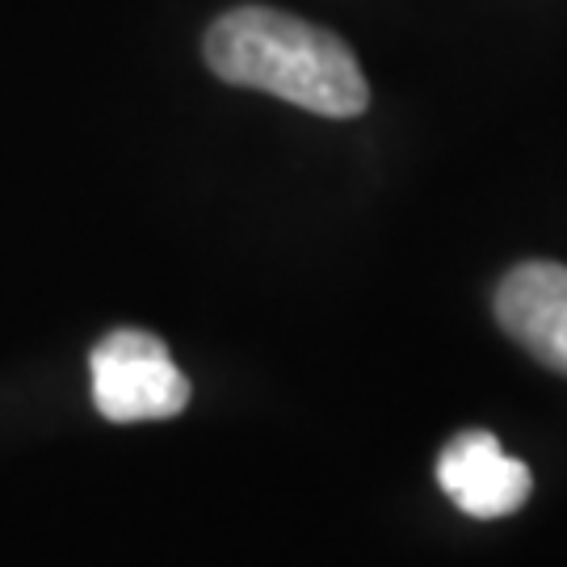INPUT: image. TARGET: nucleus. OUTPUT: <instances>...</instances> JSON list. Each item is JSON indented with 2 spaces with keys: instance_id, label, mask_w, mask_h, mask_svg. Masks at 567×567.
I'll use <instances>...</instances> for the list:
<instances>
[{
  "instance_id": "1",
  "label": "nucleus",
  "mask_w": 567,
  "mask_h": 567,
  "mask_svg": "<svg viewBox=\"0 0 567 567\" xmlns=\"http://www.w3.org/2000/svg\"><path fill=\"white\" fill-rule=\"evenodd\" d=\"M210 72L240 89H261L324 118H353L370 105V84L337 34L261 4H240L206 30Z\"/></svg>"
},
{
  "instance_id": "2",
  "label": "nucleus",
  "mask_w": 567,
  "mask_h": 567,
  "mask_svg": "<svg viewBox=\"0 0 567 567\" xmlns=\"http://www.w3.org/2000/svg\"><path fill=\"white\" fill-rule=\"evenodd\" d=\"M89 370H93V404L114 425L164 421L189 404V383L168 358L164 341L140 328L110 332L93 349Z\"/></svg>"
},
{
  "instance_id": "3",
  "label": "nucleus",
  "mask_w": 567,
  "mask_h": 567,
  "mask_svg": "<svg viewBox=\"0 0 567 567\" xmlns=\"http://www.w3.org/2000/svg\"><path fill=\"white\" fill-rule=\"evenodd\" d=\"M437 484L466 517H508L529 501L526 463L501 450L492 433H458L437 458Z\"/></svg>"
},
{
  "instance_id": "4",
  "label": "nucleus",
  "mask_w": 567,
  "mask_h": 567,
  "mask_svg": "<svg viewBox=\"0 0 567 567\" xmlns=\"http://www.w3.org/2000/svg\"><path fill=\"white\" fill-rule=\"evenodd\" d=\"M496 320L543 365L567 374V269L526 261L496 290Z\"/></svg>"
}]
</instances>
